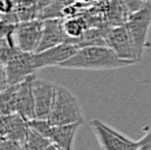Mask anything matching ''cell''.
Masks as SVG:
<instances>
[{"label": "cell", "mask_w": 151, "mask_h": 150, "mask_svg": "<svg viewBox=\"0 0 151 150\" xmlns=\"http://www.w3.org/2000/svg\"><path fill=\"white\" fill-rule=\"evenodd\" d=\"M133 61L119 58L108 46H87L77 50V52L64 61L60 67L64 69H83V71H109L128 67Z\"/></svg>", "instance_id": "obj_1"}, {"label": "cell", "mask_w": 151, "mask_h": 150, "mask_svg": "<svg viewBox=\"0 0 151 150\" xmlns=\"http://www.w3.org/2000/svg\"><path fill=\"white\" fill-rule=\"evenodd\" d=\"M48 120L53 125L82 123L83 121V112L81 103L77 97L67 87L56 85Z\"/></svg>", "instance_id": "obj_2"}, {"label": "cell", "mask_w": 151, "mask_h": 150, "mask_svg": "<svg viewBox=\"0 0 151 150\" xmlns=\"http://www.w3.org/2000/svg\"><path fill=\"white\" fill-rule=\"evenodd\" d=\"M127 29L129 32V35L132 38V42L134 45V50L138 56V59L141 60L143 54L145 46H146L147 35L150 32L151 26V4H146L143 8H141L139 11L134 12V13L129 14Z\"/></svg>", "instance_id": "obj_3"}, {"label": "cell", "mask_w": 151, "mask_h": 150, "mask_svg": "<svg viewBox=\"0 0 151 150\" xmlns=\"http://www.w3.org/2000/svg\"><path fill=\"white\" fill-rule=\"evenodd\" d=\"M90 127L102 150H138V141L125 137L99 119L91 120Z\"/></svg>", "instance_id": "obj_4"}, {"label": "cell", "mask_w": 151, "mask_h": 150, "mask_svg": "<svg viewBox=\"0 0 151 150\" xmlns=\"http://www.w3.org/2000/svg\"><path fill=\"white\" fill-rule=\"evenodd\" d=\"M43 30V20L34 18L29 21H21L16 25L13 40L18 48L25 52H35L40 42Z\"/></svg>", "instance_id": "obj_5"}, {"label": "cell", "mask_w": 151, "mask_h": 150, "mask_svg": "<svg viewBox=\"0 0 151 150\" xmlns=\"http://www.w3.org/2000/svg\"><path fill=\"white\" fill-rule=\"evenodd\" d=\"M78 50L77 45L73 43H60L58 46H53L51 48H47L40 52H33L31 60L35 69L46 67H60V65L70 59Z\"/></svg>", "instance_id": "obj_6"}, {"label": "cell", "mask_w": 151, "mask_h": 150, "mask_svg": "<svg viewBox=\"0 0 151 150\" xmlns=\"http://www.w3.org/2000/svg\"><path fill=\"white\" fill-rule=\"evenodd\" d=\"M107 46L111 47L117 54L119 58L124 59V60L133 61V63L139 61L136 50H134V45L127 29V25L112 26V29L109 30L108 35H107Z\"/></svg>", "instance_id": "obj_7"}, {"label": "cell", "mask_w": 151, "mask_h": 150, "mask_svg": "<svg viewBox=\"0 0 151 150\" xmlns=\"http://www.w3.org/2000/svg\"><path fill=\"white\" fill-rule=\"evenodd\" d=\"M60 43H73V45H77L76 39L69 38L65 34L63 17L43 20L42 37H40V42L38 45V48L35 52L45 51L47 48H51L53 46L60 45Z\"/></svg>", "instance_id": "obj_8"}, {"label": "cell", "mask_w": 151, "mask_h": 150, "mask_svg": "<svg viewBox=\"0 0 151 150\" xmlns=\"http://www.w3.org/2000/svg\"><path fill=\"white\" fill-rule=\"evenodd\" d=\"M56 85L50 81L42 79H34L33 92L34 103H35V118L37 119H48L51 114V107L55 95Z\"/></svg>", "instance_id": "obj_9"}, {"label": "cell", "mask_w": 151, "mask_h": 150, "mask_svg": "<svg viewBox=\"0 0 151 150\" xmlns=\"http://www.w3.org/2000/svg\"><path fill=\"white\" fill-rule=\"evenodd\" d=\"M31 54H33V52L20 51L13 59H11L8 63L1 64V65H4L5 72H7L8 85L20 84V82H22L26 77L34 74V72L37 69L33 65Z\"/></svg>", "instance_id": "obj_10"}, {"label": "cell", "mask_w": 151, "mask_h": 150, "mask_svg": "<svg viewBox=\"0 0 151 150\" xmlns=\"http://www.w3.org/2000/svg\"><path fill=\"white\" fill-rule=\"evenodd\" d=\"M0 128H1L0 129L1 138L12 140V141H16L21 145H24L26 141L29 125H27V120L21 116L18 112L1 115Z\"/></svg>", "instance_id": "obj_11"}, {"label": "cell", "mask_w": 151, "mask_h": 150, "mask_svg": "<svg viewBox=\"0 0 151 150\" xmlns=\"http://www.w3.org/2000/svg\"><path fill=\"white\" fill-rule=\"evenodd\" d=\"M35 76L26 77L22 82L18 84L17 89V112L26 120L35 118V103H34L33 82Z\"/></svg>", "instance_id": "obj_12"}, {"label": "cell", "mask_w": 151, "mask_h": 150, "mask_svg": "<svg viewBox=\"0 0 151 150\" xmlns=\"http://www.w3.org/2000/svg\"><path fill=\"white\" fill-rule=\"evenodd\" d=\"M82 123H70L63 125H53L51 141L59 145L64 150L73 149V141L77 134V131Z\"/></svg>", "instance_id": "obj_13"}, {"label": "cell", "mask_w": 151, "mask_h": 150, "mask_svg": "<svg viewBox=\"0 0 151 150\" xmlns=\"http://www.w3.org/2000/svg\"><path fill=\"white\" fill-rule=\"evenodd\" d=\"M90 27L87 20L83 17V14H78L74 17H68L64 21V30L65 34L72 39H76V42H80V38L83 35V33Z\"/></svg>", "instance_id": "obj_14"}, {"label": "cell", "mask_w": 151, "mask_h": 150, "mask_svg": "<svg viewBox=\"0 0 151 150\" xmlns=\"http://www.w3.org/2000/svg\"><path fill=\"white\" fill-rule=\"evenodd\" d=\"M106 12L108 22L113 24L115 26L125 25L128 22L129 12L122 3V0H109L108 4H107Z\"/></svg>", "instance_id": "obj_15"}, {"label": "cell", "mask_w": 151, "mask_h": 150, "mask_svg": "<svg viewBox=\"0 0 151 150\" xmlns=\"http://www.w3.org/2000/svg\"><path fill=\"white\" fill-rule=\"evenodd\" d=\"M17 89L18 84L9 85L0 93V111L1 115L17 112Z\"/></svg>", "instance_id": "obj_16"}, {"label": "cell", "mask_w": 151, "mask_h": 150, "mask_svg": "<svg viewBox=\"0 0 151 150\" xmlns=\"http://www.w3.org/2000/svg\"><path fill=\"white\" fill-rule=\"evenodd\" d=\"M52 144L51 138L43 136V134L38 133L37 131L31 129L29 127V132H27L26 141H25L24 146L26 150H47L50 145Z\"/></svg>", "instance_id": "obj_17"}, {"label": "cell", "mask_w": 151, "mask_h": 150, "mask_svg": "<svg viewBox=\"0 0 151 150\" xmlns=\"http://www.w3.org/2000/svg\"><path fill=\"white\" fill-rule=\"evenodd\" d=\"M27 125H29L31 129L37 131L38 133H40V134H43V136L51 138L53 124L48 120V119H37V118L30 119V120H27Z\"/></svg>", "instance_id": "obj_18"}, {"label": "cell", "mask_w": 151, "mask_h": 150, "mask_svg": "<svg viewBox=\"0 0 151 150\" xmlns=\"http://www.w3.org/2000/svg\"><path fill=\"white\" fill-rule=\"evenodd\" d=\"M138 150H151V128H149L146 134L138 141Z\"/></svg>", "instance_id": "obj_19"}, {"label": "cell", "mask_w": 151, "mask_h": 150, "mask_svg": "<svg viewBox=\"0 0 151 150\" xmlns=\"http://www.w3.org/2000/svg\"><path fill=\"white\" fill-rule=\"evenodd\" d=\"M47 150H64V149H63V148H60V146H59V145H56V144H51V145H50V148L48 149H47Z\"/></svg>", "instance_id": "obj_20"}, {"label": "cell", "mask_w": 151, "mask_h": 150, "mask_svg": "<svg viewBox=\"0 0 151 150\" xmlns=\"http://www.w3.org/2000/svg\"><path fill=\"white\" fill-rule=\"evenodd\" d=\"M76 1L81 3V4H85V5H87V4H90V3L95 1V0H76Z\"/></svg>", "instance_id": "obj_21"}, {"label": "cell", "mask_w": 151, "mask_h": 150, "mask_svg": "<svg viewBox=\"0 0 151 150\" xmlns=\"http://www.w3.org/2000/svg\"><path fill=\"white\" fill-rule=\"evenodd\" d=\"M145 1H146V3H150V4H151V0H145Z\"/></svg>", "instance_id": "obj_22"}]
</instances>
